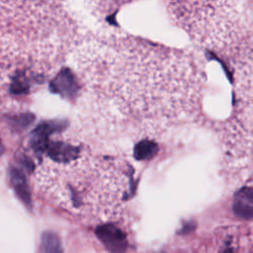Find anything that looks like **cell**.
I'll list each match as a JSON object with an SVG mask.
<instances>
[{
  "mask_svg": "<svg viewBox=\"0 0 253 253\" xmlns=\"http://www.w3.org/2000/svg\"><path fill=\"white\" fill-rule=\"evenodd\" d=\"M75 68L80 124L104 140H150L191 121L207 83L195 52L121 33L79 42Z\"/></svg>",
  "mask_w": 253,
  "mask_h": 253,
  "instance_id": "6da1fadb",
  "label": "cell"
},
{
  "mask_svg": "<svg viewBox=\"0 0 253 253\" xmlns=\"http://www.w3.org/2000/svg\"><path fill=\"white\" fill-rule=\"evenodd\" d=\"M75 20L58 2H0V85L24 93L59 69L78 44Z\"/></svg>",
  "mask_w": 253,
  "mask_h": 253,
  "instance_id": "7a4b0ae2",
  "label": "cell"
},
{
  "mask_svg": "<svg viewBox=\"0 0 253 253\" xmlns=\"http://www.w3.org/2000/svg\"><path fill=\"white\" fill-rule=\"evenodd\" d=\"M35 184L53 203L92 220L115 218L130 197L129 165L69 142H53L35 170Z\"/></svg>",
  "mask_w": 253,
  "mask_h": 253,
  "instance_id": "3957f363",
  "label": "cell"
},
{
  "mask_svg": "<svg viewBox=\"0 0 253 253\" xmlns=\"http://www.w3.org/2000/svg\"><path fill=\"white\" fill-rule=\"evenodd\" d=\"M173 21L199 45L238 58L253 47V1H171Z\"/></svg>",
  "mask_w": 253,
  "mask_h": 253,
  "instance_id": "277c9868",
  "label": "cell"
},
{
  "mask_svg": "<svg viewBox=\"0 0 253 253\" xmlns=\"http://www.w3.org/2000/svg\"><path fill=\"white\" fill-rule=\"evenodd\" d=\"M234 86L239 117L245 126L253 132V47L238 58Z\"/></svg>",
  "mask_w": 253,
  "mask_h": 253,
  "instance_id": "5b68a950",
  "label": "cell"
},
{
  "mask_svg": "<svg viewBox=\"0 0 253 253\" xmlns=\"http://www.w3.org/2000/svg\"><path fill=\"white\" fill-rule=\"evenodd\" d=\"M98 237L111 253H124L126 240L123 232L114 225H103L97 231Z\"/></svg>",
  "mask_w": 253,
  "mask_h": 253,
  "instance_id": "8992f818",
  "label": "cell"
},
{
  "mask_svg": "<svg viewBox=\"0 0 253 253\" xmlns=\"http://www.w3.org/2000/svg\"><path fill=\"white\" fill-rule=\"evenodd\" d=\"M232 209L234 213L242 219L253 218V189L244 187L234 196Z\"/></svg>",
  "mask_w": 253,
  "mask_h": 253,
  "instance_id": "52a82bcc",
  "label": "cell"
},
{
  "mask_svg": "<svg viewBox=\"0 0 253 253\" xmlns=\"http://www.w3.org/2000/svg\"><path fill=\"white\" fill-rule=\"evenodd\" d=\"M52 86L57 90V92L63 95H72L75 91L76 84L72 75L69 72L64 71L59 73L58 77L52 82Z\"/></svg>",
  "mask_w": 253,
  "mask_h": 253,
  "instance_id": "ba28073f",
  "label": "cell"
},
{
  "mask_svg": "<svg viewBox=\"0 0 253 253\" xmlns=\"http://www.w3.org/2000/svg\"><path fill=\"white\" fill-rule=\"evenodd\" d=\"M42 253H61V245L57 235L51 232L43 233L42 238Z\"/></svg>",
  "mask_w": 253,
  "mask_h": 253,
  "instance_id": "9c48e42d",
  "label": "cell"
},
{
  "mask_svg": "<svg viewBox=\"0 0 253 253\" xmlns=\"http://www.w3.org/2000/svg\"><path fill=\"white\" fill-rule=\"evenodd\" d=\"M155 151H156V145L150 140H144L136 144L134 155L137 159H144V158L151 157Z\"/></svg>",
  "mask_w": 253,
  "mask_h": 253,
  "instance_id": "30bf717a",
  "label": "cell"
},
{
  "mask_svg": "<svg viewBox=\"0 0 253 253\" xmlns=\"http://www.w3.org/2000/svg\"><path fill=\"white\" fill-rule=\"evenodd\" d=\"M11 178H12V182H13L16 190L20 193V196L22 197V199L26 203H29L30 200H29V197H28V194L26 191V184H25V180H24V177L22 176V174L16 170H12Z\"/></svg>",
  "mask_w": 253,
  "mask_h": 253,
  "instance_id": "8fae6325",
  "label": "cell"
},
{
  "mask_svg": "<svg viewBox=\"0 0 253 253\" xmlns=\"http://www.w3.org/2000/svg\"><path fill=\"white\" fill-rule=\"evenodd\" d=\"M3 152V146H2V143H1V140H0V154Z\"/></svg>",
  "mask_w": 253,
  "mask_h": 253,
  "instance_id": "7c38bea8",
  "label": "cell"
}]
</instances>
